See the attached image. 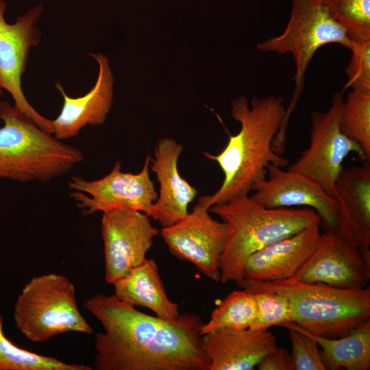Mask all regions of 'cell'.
<instances>
[{
    "instance_id": "obj_1",
    "label": "cell",
    "mask_w": 370,
    "mask_h": 370,
    "mask_svg": "<svg viewBox=\"0 0 370 370\" xmlns=\"http://www.w3.org/2000/svg\"><path fill=\"white\" fill-rule=\"evenodd\" d=\"M84 308L103 328L95 334L96 370H208L195 313L169 321L145 314L114 294L98 293Z\"/></svg>"
},
{
    "instance_id": "obj_2",
    "label": "cell",
    "mask_w": 370,
    "mask_h": 370,
    "mask_svg": "<svg viewBox=\"0 0 370 370\" xmlns=\"http://www.w3.org/2000/svg\"><path fill=\"white\" fill-rule=\"evenodd\" d=\"M283 97L275 95L254 97L250 103L244 97L232 103V116L240 123L235 135H230L225 148L217 155L204 152L217 162L224 179L212 195H205L210 208L238 197L249 195L254 186L265 179L269 165L284 168L288 160L272 149V142L285 114Z\"/></svg>"
},
{
    "instance_id": "obj_3",
    "label": "cell",
    "mask_w": 370,
    "mask_h": 370,
    "mask_svg": "<svg viewBox=\"0 0 370 370\" xmlns=\"http://www.w3.org/2000/svg\"><path fill=\"white\" fill-rule=\"evenodd\" d=\"M209 211L227 223L230 234L220 262L221 282L242 281L245 261L253 253L315 224L320 218L310 208H269L251 196L214 205Z\"/></svg>"
},
{
    "instance_id": "obj_4",
    "label": "cell",
    "mask_w": 370,
    "mask_h": 370,
    "mask_svg": "<svg viewBox=\"0 0 370 370\" xmlns=\"http://www.w3.org/2000/svg\"><path fill=\"white\" fill-rule=\"evenodd\" d=\"M241 288L280 293L287 298L293 322L306 332L336 338L370 319V288H338L294 278L260 281L244 278Z\"/></svg>"
},
{
    "instance_id": "obj_5",
    "label": "cell",
    "mask_w": 370,
    "mask_h": 370,
    "mask_svg": "<svg viewBox=\"0 0 370 370\" xmlns=\"http://www.w3.org/2000/svg\"><path fill=\"white\" fill-rule=\"evenodd\" d=\"M0 179L47 182L84 160L77 148L40 129L10 102L0 101Z\"/></svg>"
},
{
    "instance_id": "obj_6",
    "label": "cell",
    "mask_w": 370,
    "mask_h": 370,
    "mask_svg": "<svg viewBox=\"0 0 370 370\" xmlns=\"http://www.w3.org/2000/svg\"><path fill=\"white\" fill-rule=\"evenodd\" d=\"M13 319L18 331L33 343L68 332L93 333L78 308L74 284L60 273L35 276L25 284L14 303Z\"/></svg>"
},
{
    "instance_id": "obj_7",
    "label": "cell",
    "mask_w": 370,
    "mask_h": 370,
    "mask_svg": "<svg viewBox=\"0 0 370 370\" xmlns=\"http://www.w3.org/2000/svg\"><path fill=\"white\" fill-rule=\"evenodd\" d=\"M347 29L328 13L320 0H292L290 18L284 32L257 45L263 52L293 55L295 88L285 110L280 130L286 132L304 86L307 68L317 51L331 43L347 49L352 43Z\"/></svg>"
},
{
    "instance_id": "obj_8",
    "label": "cell",
    "mask_w": 370,
    "mask_h": 370,
    "mask_svg": "<svg viewBox=\"0 0 370 370\" xmlns=\"http://www.w3.org/2000/svg\"><path fill=\"white\" fill-rule=\"evenodd\" d=\"M343 101V92L336 91L329 109L311 112L309 146L288 169L311 178L334 199L336 182L347 156L354 152L367 162L360 146L341 130Z\"/></svg>"
},
{
    "instance_id": "obj_9",
    "label": "cell",
    "mask_w": 370,
    "mask_h": 370,
    "mask_svg": "<svg viewBox=\"0 0 370 370\" xmlns=\"http://www.w3.org/2000/svg\"><path fill=\"white\" fill-rule=\"evenodd\" d=\"M151 158L147 155L142 170L138 173L123 172L120 162L102 178L87 180L72 176L68 186L70 196L84 214L114 210L149 212L158 198L149 175Z\"/></svg>"
},
{
    "instance_id": "obj_10",
    "label": "cell",
    "mask_w": 370,
    "mask_h": 370,
    "mask_svg": "<svg viewBox=\"0 0 370 370\" xmlns=\"http://www.w3.org/2000/svg\"><path fill=\"white\" fill-rule=\"evenodd\" d=\"M209 208L204 196L199 197L191 212L175 224L162 227L160 235L173 256L192 263L218 282L230 230L227 223L210 216Z\"/></svg>"
},
{
    "instance_id": "obj_11",
    "label": "cell",
    "mask_w": 370,
    "mask_h": 370,
    "mask_svg": "<svg viewBox=\"0 0 370 370\" xmlns=\"http://www.w3.org/2000/svg\"><path fill=\"white\" fill-rule=\"evenodd\" d=\"M6 9L5 2L0 0V88L11 95L18 110L40 129L53 134L52 120L33 108L26 99L21 84L29 51L40 42L42 34L38 21L42 11V4L30 9L12 24L5 19Z\"/></svg>"
},
{
    "instance_id": "obj_12",
    "label": "cell",
    "mask_w": 370,
    "mask_h": 370,
    "mask_svg": "<svg viewBox=\"0 0 370 370\" xmlns=\"http://www.w3.org/2000/svg\"><path fill=\"white\" fill-rule=\"evenodd\" d=\"M145 213L124 210L103 212L105 279L113 284L142 264L159 233Z\"/></svg>"
},
{
    "instance_id": "obj_13",
    "label": "cell",
    "mask_w": 370,
    "mask_h": 370,
    "mask_svg": "<svg viewBox=\"0 0 370 370\" xmlns=\"http://www.w3.org/2000/svg\"><path fill=\"white\" fill-rule=\"evenodd\" d=\"M251 197L269 208L307 207L320 218L325 232L338 231V203L315 181L297 171L270 164L265 179L253 187Z\"/></svg>"
},
{
    "instance_id": "obj_14",
    "label": "cell",
    "mask_w": 370,
    "mask_h": 370,
    "mask_svg": "<svg viewBox=\"0 0 370 370\" xmlns=\"http://www.w3.org/2000/svg\"><path fill=\"white\" fill-rule=\"evenodd\" d=\"M294 278L338 288H365L370 281V265L358 247L339 232H325Z\"/></svg>"
},
{
    "instance_id": "obj_15",
    "label": "cell",
    "mask_w": 370,
    "mask_h": 370,
    "mask_svg": "<svg viewBox=\"0 0 370 370\" xmlns=\"http://www.w3.org/2000/svg\"><path fill=\"white\" fill-rule=\"evenodd\" d=\"M98 63L99 73L94 86L83 96L69 97L57 82L63 103L58 116L52 120L53 135L62 140L77 136L87 125H102L113 101L114 78L108 58L100 53H89Z\"/></svg>"
},
{
    "instance_id": "obj_16",
    "label": "cell",
    "mask_w": 370,
    "mask_h": 370,
    "mask_svg": "<svg viewBox=\"0 0 370 370\" xmlns=\"http://www.w3.org/2000/svg\"><path fill=\"white\" fill-rule=\"evenodd\" d=\"M342 236L356 245L370 265V163L344 168L336 182Z\"/></svg>"
},
{
    "instance_id": "obj_17",
    "label": "cell",
    "mask_w": 370,
    "mask_h": 370,
    "mask_svg": "<svg viewBox=\"0 0 370 370\" xmlns=\"http://www.w3.org/2000/svg\"><path fill=\"white\" fill-rule=\"evenodd\" d=\"M183 150L182 145L171 138L160 139L155 147L151 170L160 184V193L148 216L164 227L182 219L188 213V205L197 190L183 178L177 162Z\"/></svg>"
},
{
    "instance_id": "obj_18",
    "label": "cell",
    "mask_w": 370,
    "mask_h": 370,
    "mask_svg": "<svg viewBox=\"0 0 370 370\" xmlns=\"http://www.w3.org/2000/svg\"><path fill=\"white\" fill-rule=\"evenodd\" d=\"M208 370H252L278 347L269 330L217 329L202 335Z\"/></svg>"
},
{
    "instance_id": "obj_19",
    "label": "cell",
    "mask_w": 370,
    "mask_h": 370,
    "mask_svg": "<svg viewBox=\"0 0 370 370\" xmlns=\"http://www.w3.org/2000/svg\"><path fill=\"white\" fill-rule=\"evenodd\" d=\"M319 226L311 225L249 256L243 267V278L275 281L294 278L317 245Z\"/></svg>"
},
{
    "instance_id": "obj_20",
    "label": "cell",
    "mask_w": 370,
    "mask_h": 370,
    "mask_svg": "<svg viewBox=\"0 0 370 370\" xmlns=\"http://www.w3.org/2000/svg\"><path fill=\"white\" fill-rule=\"evenodd\" d=\"M112 285L114 295L129 305L148 308L165 320L175 321L180 315L178 305L167 296L153 259L147 258Z\"/></svg>"
},
{
    "instance_id": "obj_21",
    "label": "cell",
    "mask_w": 370,
    "mask_h": 370,
    "mask_svg": "<svg viewBox=\"0 0 370 370\" xmlns=\"http://www.w3.org/2000/svg\"><path fill=\"white\" fill-rule=\"evenodd\" d=\"M308 334L321 347L320 355L326 369H370V319L353 328L348 334L336 338Z\"/></svg>"
},
{
    "instance_id": "obj_22",
    "label": "cell",
    "mask_w": 370,
    "mask_h": 370,
    "mask_svg": "<svg viewBox=\"0 0 370 370\" xmlns=\"http://www.w3.org/2000/svg\"><path fill=\"white\" fill-rule=\"evenodd\" d=\"M257 316L254 293L242 288L230 293L211 313L201 328L202 335L221 328H249Z\"/></svg>"
},
{
    "instance_id": "obj_23",
    "label": "cell",
    "mask_w": 370,
    "mask_h": 370,
    "mask_svg": "<svg viewBox=\"0 0 370 370\" xmlns=\"http://www.w3.org/2000/svg\"><path fill=\"white\" fill-rule=\"evenodd\" d=\"M83 364L67 363L54 357L24 349L12 343L3 333L0 314V370H91Z\"/></svg>"
},
{
    "instance_id": "obj_24",
    "label": "cell",
    "mask_w": 370,
    "mask_h": 370,
    "mask_svg": "<svg viewBox=\"0 0 370 370\" xmlns=\"http://www.w3.org/2000/svg\"><path fill=\"white\" fill-rule=\"evenodd\" d=\"M341 128L361 147L367 162L370 163V92L350 90L344 99Z\"/></svg>"
},
{
    "instance_id": "obj_25",
    "label": "cell",
    "mask_w": 370,
    "mask_h": 370,
    "mask_svg": "<svg viewBox=\"0 0 370 370\" xmlns=\"http://www.w3.org/2000/svg\"><path fill=\"white\" fill-rule=\"evenodd\" d=\"M355 41L370 40V0H320Z\"/></svg>"
},
{
    "instance_id": "obj_26",
    "label": "cell",
    "mask_w": 370,
    "mask_h": 370,
    "mask_svg": "<svg viewBox=\"0 0 370 370\" xmlns=\"http://www.w3.org/2000/svg\"><path fill=\"white\" fill-rule=\"evenodd\" d=\"M252 292L256 298L257 316L250 329L264 330L293 322L291 307L286 297L272 291Z\"/></svg>"
},
{
    "instance_id": "obj_27",
    "label": "cell",
    "mask_w": 370,
    "mask_h": 370,
    "mask_svg": "<svg viewBox=\"0 0 370 370\" xmlns=\"http://www.w3.org/2000/svg\"><path fill=\"white\" fill-rule=\"evenodd\" d=\"M288 330L293 370H325L317 341L294 323L282 325Z\"/></svg>"
},
{
    "instance_id": "obj_28",
    "label": "cell",
    "mask_w": 370,
    "mask_h": 370,
    "mask_svg": "<svg viewBox=\"0 0 370 370\" xmlns=\"http://www.w3.org/2000/svg\"><path fill=\"white\" fill-rule=\"evenodd\" d=\"M349 49L351 58L345 69L347 81L341 91L350 88L370 92V40H353Z\"/></svg>"
},
{
    "instance_id": "obj_29",
    "label": "cell",
    "mask_w": 370,
    "mask_h": 370,
    "mask_svg": "<svg viewBox=\"0 0 370 370\" xmlns=\"http://www.w3.org/2000/svg\"><path fill=\"white\" fill-rule=\"evenodd\" d=\"M259 370H293L289 352L283 347H277L267 354L257 365Z\"/></svg>"
},
{
    "instance_id": "obj_30",
    "label": "cell",
    "mask_w": 370,
    "mask_h": 370,
    "mask_svg": "<svg viewBox=\"0 0 370 370\" xmlns=\"http://www.w3.org/2000/svg\"><path fill=\"white\" fill-rule=\"evenodd\" d=\"M3 94V89L0 88V99H1V97Z\"/></svg>"
}]
</instances>
